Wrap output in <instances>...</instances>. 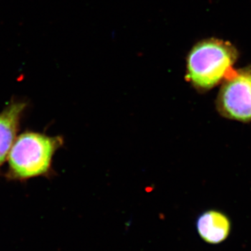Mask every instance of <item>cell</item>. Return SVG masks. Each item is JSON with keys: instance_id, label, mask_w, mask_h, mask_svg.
I'll return each instance as SVG.
<instances>
[{"instance_id": "277c9868", "label": "cell", "mask_w": 251, "mask_h": 251, "mask_svg": "<svg viewBox=\"0 0 251 251\" xmlns=\"http://www.w3.org/2000/svg\"><path fill=\"white\" fill-rule=\"evenodd\" d=\"M196 227L203 242L209 245H219L227 241L230 236L232 224L225 213L210 209L198 216Z\"/></svg>"}, {"instance_id": "3957f363", "label": "cell", "mask_w": 251, "mask_h": 251, "mask_svg": "<svg viewBox=\"0 0 251 251\" xmlns=\"http://www.w3.org/2000/svg\"><path fill=\"white\" fill-rule=\"evenodd\" d=\"M216 107L226 118L242 122L251 121V67L234 71L225 79Z\"/></svg>"}, {"instance_id": "6da1fadb", "label": "cell", "mask_w": 251, "mask_h": 251, "mask_svg": "<svg viewBox=\"0 0 251 251\" xmlns=\"http://www.w3.org/2000/svg\"><path fill=\"white\" fill-rule=\"evenodd\" d=\"M237 58V50L229 43L214 39L201 41L188 54L186 78L198 90H211L234 72Z\"/></svg>"}, {"instance_id": "5b68a950", "label": "cell", "mask_w": 251, "mask_h": 251, "mask_svg": "<svg viewBox=\"0 0 251 251\" xmlns=\"http://www.w3.org/2000/svg\"><path fill=\"white\" fill-rule=\"evenodd\" d=\"M27 107L25 102H13L0 112V167L8 158L16 140L23 113Z\"/></svg>"}, {"instance_id": "7a4b0ae2", "label": "cell", "mask_w": 251, "mask_h": 251, "mask_svg": "<svg viewBox=\"0 0 251 251\" xmlns=\"http://www.w3.org/2000/svg\"><path fill=\"white\" fill-rule=\"evenodd\" d=\"M62 144L61 137L25 132L16 138L10 150L8 176L26 180L49 174L54 154Z\"/></svg>"}]
</instances>
